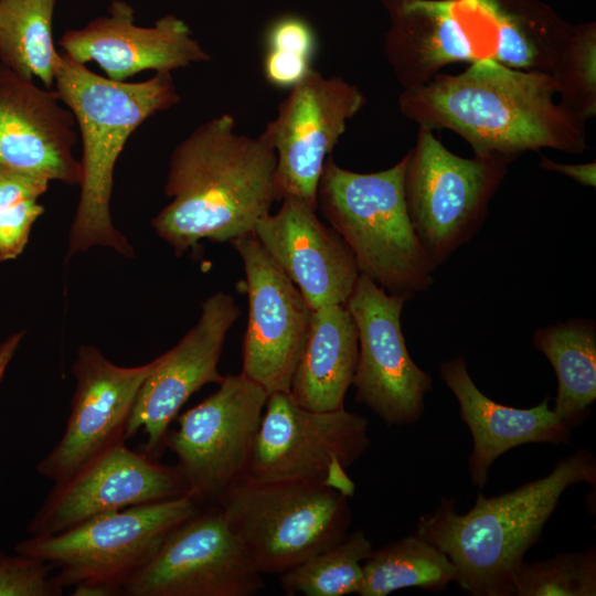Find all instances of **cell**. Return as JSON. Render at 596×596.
Instances as JSON below:
<instances>
[{"label": "cell", "mask_w": 596, "mask_h": 596, "mask_svg": "<svg viewBox=\"0 0 596 596\" xmlns=\"http://www.w3.org/2000/svg\"><path fill=\"white\" fill-rule=\"evenodd\" d=\"M556 95L551 74L483 58L458 74H438L403 89L398 107L419 127L458 134L475 155L512 162L525 151L544 148L582 153L586 120L556 102Z\"/></svg>", "instance_id": "6da1fadb"}, {"label": "cell", "mask_w": 596, "mask_h": 596, "mask_svg": "<svg viewBox=\"0 0 596 596\" xmlns=\"http://www.w3.org/2000/svg\"><path fill=\"white\" fill-rule=\"evenodd\" d=\"M276 153L259 135L235 131L222 114L196 127L170 157L164 193L171 201L152 219L177 255L202 240L232 242L253 234L279 201Z\"/></svg>", "instance_id": "7a4b0ae2"}, {"label": "cell", "mask_w": 596, "mask_h": 596, "mask_svg": "<svg viewBox=\"0 0 596 596\" xmlns=\"http://www.w3.org/2000/svg\"><path fill=\"white\" fill-rule=\"evenodd\" d=\"M55 92L72 111L82 141L81 194L68 234L66 260L94 246L134 256L110 214L114 169L127 140L152 115L180 100L170 72L141 82L114 81L60 52Z\"/></svg>", "instance_id": "3957f363"}, {"label": "cell", "mask_w": 596, "mask_h": 596, "mask_svg": "<svg viewBox=\"0 0 596 596\" xmlns=\"http://www.w3.org/2000/svg\"><path fill=\"white\" fill-rule=\"evenodd\" d=\"M577 482L596 483V460L586 449L560 460L541 479L511 492L478 493L464 514L453 499L423 514L416 533L444 552L456 567V583L472 596H513L512 578L525 552L540 541L562 493Z\"/></svg>", "instance_id": "277c9868"}, {"label": "cell", "mask_w": 596, "mask_h": 596, "mask_svg": "<svg viewBox=\"0 0 596 596\" xmlns=\"http://www.w3.org/2000/svg\"><path fill=\"white\" fill-rule=\"evenodd\" d=\"M406 155L393 167L359 173L324 162L317 210L348 244L359 273L406 300L433 284L435 264L412 226L404 194Z\"/></svg>", "instance_id": "5b68a950"}, {"label": "cell", "mask_w": 596, "mask_h": 596, "mask_svg": "<svg viewBox=\"0 0 596 596\" xmlns=\"http://www.w3.org/2000/svg\"><path fill=\"white\" fill-rule=\"evenodd\" d=\"M203 508L189 494L95 517L65 531L30 536L14 552L50 563L76 596L121 595L126 581L168 533Z\"/></svg>", "instance_id": "8992f818"}, {"label": "cell", "mask_w": 596, "mask_h": 596, "mask_svg": "<svg viewBox=\"0 0 596 596\" xmlns=\"http://www.w3.org/2000/svg\"><path fill=\"white\" fill-rule=\"evenodd\" d=\"M217 505L262 575H280L336 545L349 533V497L300 482L232 485Z\"/></svg>", "instance_id": "52a82bcc"}, {"label": "cell", "mask_w": 596, "mask_h": 596, "mask_svg": "<svg viewBox=\"0 0 596 596\" xmlns=\"http://www.w3.org/2000/svg\"><path fill=\"white\" fill-rule=\"evenodd\" d=\"M406 157L404 194L408 216L418 241L437 266L477 233L511 162L489 155L459 157L424 127H419Z\"/></svg>", "instance_id": "ba28073f"}, {"label": "cell", "mask_w": 596, "mask_h": 596, "mask_svg": "<svg viewBox=\"0 0 596 596\" xmlns=\"http://www.w3.org/2000/svg\"><path fill=\"white\" fill-rule=\"evenodd\" d=\"M365 417L340 408L313 411L287 392L268 394L245 479L300 481L332 488L349 498L347 473L370 446Z\"/></svg>", "instance_id": "9c48e42d"}, {"label": "cell", "mask_w": 596, "mask_h": 596, "mask_svg": "<svg viewBox=\"0 0 596 596\" xmlns=\"http://www.w3.org/2000/svg\"><path fill=\"white\" fill-rule=\"evenodd\" d=\"M267 396L243 373L226 375L215 392L175 417V429H168L163 448L175 455L187 494L203 509L245 477Z\"/></svg>", "instance_id": "30bf717a"}, {"label": "cell", "mask_w": 596, "mask_h": 596, "mask_svg": "<svg viewBox=\"0 0 596 596\" xmlns=\"http://www.w3.org/2000/svg\"><path fill=\"white\" fill-rule=\"evenodd\" d=\"M262 576L215 504L172 529L121 595L255 596Z\"/></svg>", "instance_id": "8fae6325"}, {"label": "cell", "mask_w": 596, "mask_h": 596, "mask_svg": "<svg viewBox=\"0 0 596 596\" xmlns=\"http://www.w3.org/2000/svg\"><path fill=\"white\" fill-rule=\"evenodd\" d=\"M406 299L360 274L344 306L353 317L359 358L355 400L386 425L415 424L425 411L433 380L409 356L401 327Z\"/></svg>", "instance_id": "7c38bea8"}, {"label": "cell", "mask_w": 596, "mask_h": 596, "mask_svg": "<svg viewBox=\"0 0 596 596\" xmlns=\"http://www.w3.org/2000/svg\"><path fill=\"white\" fill-rule=\"evenodd\" d=\"M365 103L356 85L315 68L289 89L260 134L276 153L280 201L294 196L317 209L324 162Z\"/></svg>", "instance_id": "4fadbf2b"}, {"label": "cell", "mask_w": 596, "mask_h": 596, "mask_svg": "<svg viewBox=\"0 0 596 596\" xmlns=\"http://www.w3.org/2000/svg\"><path fill=\"white\" fill-rule=\"evenodd\" d=\"M231 244L242 258L248 297L241 373L267 394L289 393L312 310L253 234Z\"/></svg>", "instance_id": "5bb4252c"}, {"label": "cell", "mask_w": 596, "mask_h": 596, "mask_svg": "<svg viewBox=\"0 0 596 596\" xmlns=\"http://www.w3.org/2000/svg\"><path fill=\"white\" fill-rule=\"evenodd\" d=\"M188 493L177 467L119 441L67 480L54 483L29 521L30 536L60 533L98 515Z\"/></svg>", "instance_id": "9a60e30c"}, {"label": "cell", "mask_w": 596, "mask_h": 596, "mask_svg": "<svg viewBox=\"0 0 596 596\" xmlns=\"http://www.w3.org/2000/svg\"><path fill=\"white\" fill-rule=\"evenodd\" d=\"M159 356L138 366H120L94 345L79 347L72 366L76 385L63 436L36 465L44 478L60 483L113 445L125 429L137 393Z\"/></svg>", "instance_id": "2e32d148"}, {"label": "cell", "mask_w": 596, "mask_h": 596, "mask_svg": "<svg viewBox=\"0 0 596 596\" xmlns=\"http://www.w3.org/2000/svg\"><path fill=\"white\" fill-rule=\"evenodd\" d=\"M391 25L384 52L403 89L454 63L492 56L490 23L476 0H381Z\"/></svg>", "instance_id": "e0dca14e"}, {"label": "cell", "mask_w": 596, "mask_h": 596, "mask_svg": "<svg viewBox=\"0 0 596 596\" xmlns=\"http://www.w3.org/2000/svg\"><path fill=\"white\" fill-rule=\"evenodd\" d=\"M241 313L235 299L217 291L206 298L198 322L159 361L141 384L129 414L125 440L140 429L147 434L143 453L157 459L170 424L188 398L223 375L217 365L226 334Z\"/></svg>", "instance_id": "ac0fdd59"}, {"label": "cell", "mask_w": 596, "mask_h": 596, "mask_svg": "<svg viewBox=\"0 0 596 596\" xmlns=\"http://www.w3.org/2000/svg\"><path fill=\"white\" fill-rule=\"evenodd\" d=\"M76 128L55 91L0 63V168L79 185Z\"/></svg>", "instance_id": "d6986e66"}, {"label": "cell", "mask_w": 596, "mask_h": 596, "mask_svg": "<svg viewBox=\"0 0 596 596\" xmlns=\"http://www.w3.org/2000/svg\"><path fill=\"white\" fill-rule=\"evenodd\" d=\"M58 45L76 62H95L114 81L143 71L171 73L211 60L183 20L168 14L152 26H140L132 7L121 0H113L106 15L84 28L65 31Z\"/></svg>", "instance_id": "ffe728a7"}, {"label": "cell", "mask_w": 596, "mask_h": 596, "mask_svg": "<svg viewBox=\"0 0 596 596\" xmlns=\"http://www.w3.org/2000/svg\"><path fill=\"white\" fill-rule=\"evenodd\" d=\"M306 201L286 196L253 235L298 287L311 310L344 305L360 275L352 251Z\"/></svg>", "instance_id": "44dd1931"}, {"label": "cell", "mask_w": 596, "mask_h": 596, "mask_svg": "<svg viewBox=\"0 0 596 596\" xmlns=\"http://www.w3.org/2000/svg\"><path fill=\"white\" fill-rule=\"evenodd\" d=\"M439 371L471 433L468 470L479 489L486 486L491 465L511 448L531 443H570L572 428L550 408L549 395L532 408H515L485 395L471 380L461 355L441 363Z\"/></svg>", "instance_id": "7402d4cb"}, {"label": "cell", "mask_w": 596, "mask_h": 596, "mask_svg": "<svg viewBox=\"0 0 596 596\" xmlns=\"http://www.w3.org/2000/svg\"><path fill=\"white\" fill-rule=\"evenodd\" d=\"M358 358V329L347 307L330 305L312 310L289 394L297 404L308 409L343 408Z\"/></svg>", "instance_id": "603a6c76"}, {"label": "cell", "mask_w": 596, "mask_h": 596, "mask_svg": "<svg viewBox=\"0 0 596 596\" xmlns=\"http://www.w3.org/2000/svg\"><path fill=\"white\" fill-rule=\"evenodd\" d=\"M488 17L491 58L512 68L552 74L573 26L534 0H476Z\"/></svg>", "instance_id": "cb8c5ba5"}, {"label": "cell", "mask_w": 596, "mask_h": 596, "mask_svg": "<svg viewBox=\"0 0 596 596\" xmlns=\"http://www.w3.org/2000/svg\"><path fill=\"white\" fill-rule=\"evenodd\" d=\"M533 342L557 377L553 411L571 428L589 413L596 398V330L589 319H571L538 329Z\"/></svg>", "instance_id": "d4e9b609"}, {"label": "cell", "mask_w": 596, "mask_h": 596, "mask_svg": "<svg viewBox=\"0 0 596 596\" xmlns=\"http://www.w3.org/2000/svg\"><path fill=\"white\" fill-rule=\"evenodd\" d=\"M57 0H0V63L52 88L60 57L53 41Z\"/></svg>", "instance_id": "484cf974"}, {"label": "cell", "mask_w": 596, "mask_h": 596, "mask_svg": "<svg viewBox=\"0 0 596 596\" xmlns=\"http://www.w3.org/2000/svg\"><path fill=\"white\" fill-rule=\"evenodd\" d=\"M456 581L448 556L417 533L372 551L363 562L360 596H386L405 587L439 592Z\"/></svg>", "instance_id": "4316f807"}, {"label": "cell", "mask_w": 596, "mask_h": 596, "mask_svg": "<svg viewBox=\"0 0 596 596\" xmlns=\"http://www.w3.org/2000/svg\"><path fill=\"white\" fill-rule=\"evenodd\" d=\"M373 551L362 530L348 533L336 545L279 575L286 595L344 596L358 594L363 562Z\"/></svg>", "instance_id": "83f0119b"}, {"label": "cell", "mask_w": 596, "mask_h": 596, "mask_svg": "<svg viewBox=\"0 0 596 596\" xmlns=\"http://www.w3.org/2000/svg\"><path fill=\"white\" fill-rule=\"evenodd\" d=\"M512 588L513 596H595L596 549L522 562L514 571Z\"/></svg>", "instance_id": "f1b7e54d"}, {"label": "cell", "mask_w": 596, "mask_h": 596, "mask_svg": "<svg viewBox=\"0 0 596 596\" xmlns=\"http://www.w3.org/2000/svg\"><path fill=\"white\" fill-rule=\"evenodd\" d=\"M263 75L273 87L290 89L312 70L316 33L308 21L295 14L281 15L266 30Z\"/></svg>", "instance_id": "f546056e"}, {"label": "cell", "mask_w": 596, "mask_h": 596, "mask_svg": "<svg viewBox=\"0 0 596 596\" xmlns=\"http://www.w3.org/2000/svg\"><path fill=\"white\" fill-rule=\"evenodd\" d=\"M552 77L560 102L587 120L596 114V24L573 26Z\"/></svg>", "instance_id": "4dcf8cb0"}, {"label": "cell", "mask_w": 596, "mask_h": 596, "mask_svg": "<svg viewBox=\"0 0 596 596\" xmlns=\"http://www.w3.org/2000/svg\"><path fill=\"white\" fill-rule=\"evenodd\" d=\"M53 571L42 560L0 552V596H60L64 588Z\"/></svg>", "instance_id": "1f68e13d"}, {"label": "cell", "mask_w": 596, "mask_h": 596, "mask_svg": "<svg viewBox=\"0 0 596 596\" xmlns=\"http://www.w3.org/2000/svg\"><path fill=\"white\" fill-rule=\"evenodd\" d=\"M43 212L44 206L34 199L0 209V262L14 259L23 252Z\"/></svg>", "instance_id": "d6a6232c"}, {"label": "cell", "mask_w": 596, "mask_h": 596, "mask_svg": "<svg viewBox=\"0 0 596 596\" xmlns=\"http://www.w3.org/2000/svg\"><path fill=\"white\" fill-rule=\"evenodd\" d=\"M49 183L32 174L0 168V209L25 200H38L46 192Z\"/></svg>", "instance_id": "836d02e7"}, {"label": "cell", "mask_w": 596, "mask_h": 596, "mask_svg": "<svg viewBox=\"0 0 596 596\" xmlns=\"http://www.w3.org/2000/svg\"><path fill=\"white\" fill-rule=\"evenodd\" d=\"M539 166L545 170L562 173L572 178L582 185L595 187L596 185V162H586L577 164L560 163L541 156Z\"/></svg>", "instance_id": "e575fe53"}, {"label": "cell", "mask_w": 596, "mask_h": 596, "mask_svg": "<svg viewBox=\"0 0 596 596\" xmlns=\"http://www.w3.org/2000/svg\"><path fill=\"white\" fill-rule=\"evenodd\" d=\"M23 336V331H18L10 334L0 343V383L21 344Z\"/></svg>", "instance_id": "d590c367"}]
</instances>
